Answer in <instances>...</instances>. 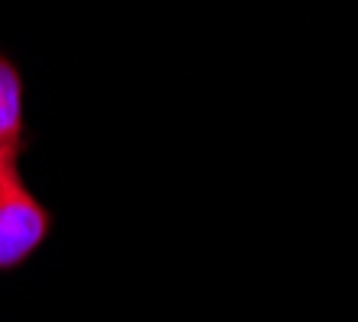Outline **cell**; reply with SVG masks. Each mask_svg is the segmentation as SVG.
Returning a JSON list of instances; mask_svg holds the SVG:
<instances>
[{"instance_id": "cell-1", "label": "cell", "mask_w": 358, "mask_h": 322, "mask_svg": "<svg viewBox=\"0 0 358 322\" xmlns=\"http://www.w3.org/2000/svg\"><path fill=\"white\" fill-rule=\"evenodd\" d=\"M55 216L26 184L20 161L0 165V274L26 268L52 239Z\"/></svg>"}, {"instance_id": "cell-2", "label": "cell", "mask_w": 358, "mask_h": 322, "mask_svg": "<svg viewBox=\"0 0 358 322\" xmlns=\"http://www.w3.org/2000/svg\"><path fill=\"white\" fill-rule=\"evenodd\" d=\"M26 152V81L17 61L0 52V165Z\"/></svg>"}]
</instances>
